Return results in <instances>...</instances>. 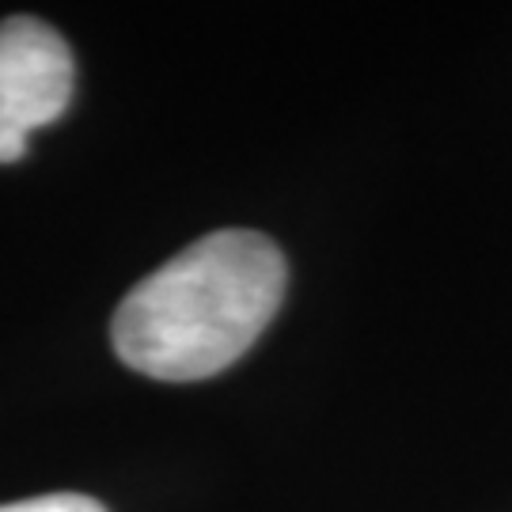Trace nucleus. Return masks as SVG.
<instances>
[{"label":"nucleus","instance_id":"f257e3e1","mask_svg":"<svg viewBox=\"0 0 512 512\" xmlns=\"http://www.w3.org/2000/svg\"><path fill=\"white\" fill-rule=\"evenodd\" d=\"M285 281L274 239L247 228L209 232L129 289L110 323L114 353L152 380H209L270 327Z\"/></svg>","mask_w":512,"mask_h":512},{"label":"nucleus","instance_id":"f03ea898","mask_svg":"<svg viewBox=\"0 0 512 512\" xmlns=\"http://www.w3.org/2000/svg\"><path fill=\"white\" fill-rule=\"evenodd\" d=\"M73 84V54L54 27L31 16L0 23V164L23 160L31 133L65 114Z\"/></svg>","mask_w":512,"mask_h":512},{"label":"nucleus","instance_id":"7ed1b4c3","mask_svg":"<svg viewBox=\"0 0 512 512\" xmlns=\"http://www.w3.org/2000/svg\"><path fill=\"white\" fill-rule=\"evenodd\" d=\"M0 512H107L95 497L84 494H42L27 497V501H8L0 505Z\"/></svg>","mask_w":512,"mask_h":512}]
</instances>
